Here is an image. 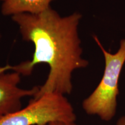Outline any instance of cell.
<instances>
[{
    "instance_id": "3",
    "label": "cell",
    "mask_w": 125,
    "mask_h": 125,
    "mask_svg": "<svg viewBox=\"0 0 125 125\" xmlns=\"http://www.w3.org/2000/svg\"><path fill=\"white\" fill-rule=\"evenodd\" d=\"M73 105L64 95L49 93L32 98L25 108L0 118V125H46L55 121L75 122Z\"/></svg>"
},
{
    "instance_id": "2",
    "label": "cell",
    "mask_w": 125,
    "mask_h": 125,
    "mask_svg": "<svg viewBox=\"0 0 125 125\" xmlns=\"http://www.w3.org/2000/svg\"><path fill=\"white\" fill-rule=\"evenodd\" d=\"M93 38L104 56L105 69L99 84L83 101L82 108L88 115L109 122L116 113L119 79L125 62V40L121 41L118 51L112 54L104 49L96 36Z\"/></svg>"
},
{
    "instance_id": "5",
    "label": "cell",
    "mask_w": 125,
    "mask_h": 125,
    "mask_svg": "<svg viewBox=\"0 0 125 125\" xmlns=\"http://www.w3.org/2000/svg\"><path fill=\"white\" fill-rule=\"evenodd\" d=\"M53 0H4L1 7V12L5 16L28 13H40L51 7Z\"/></svg>"
},
{
    "instance_id": "8",
    "label": "cell",
    "mask_w": 125,
    "mask_h": 125,
    "mask_svg": "<svg viewBox=\"0 0 125 125\" xmlns=\"http://www.w3.org/2000/svg\"><path fill=\"white\" fill-rule=\"evenodd\" d=\"M0 40H1V34H0Z\"/></svg>"
},
{
    "instance_id": "7",
    "label": "cell",
    "mask_w": 125,
    "mask_h": 125,
    "mask_svg": "<svg viewBox=\"0 0 125 125\" xmlns=\"http://www.w3.org/2000/svg\"><path fill=\"white\" fill-rule=\"evenodd\" d=\"M116 125H125V114L118 119Z\"/></svg>"
},
{
    "instance_id": "9",
    "label": "cell",
    "mask_w": 125,
    "mask_h": 125,
    "mask_svg": "<svg viewBox=\"0 0 125 125\" xmlns=\"http://www.w3.org/2000/svg\"><path fill=\"white\" fill-rule=\"evenodd\" d=\"M1 1H4V0H1Z\"/></svg>"
},
{
    "instance_id": "4",
    "label": "cell",
    "mask_w": 125,
    "mask_h": 125,
    "mask_svg": "<svg viewBox=\"0 0 125 125\" xmlns=\"http://www.w3.org/2000/svg\"><path fill=\"white\" fill-rule=\"evenodd\" d=\"M19 73L12 71H4L0 67V118L21 108V100L27 96L37 93L39 86L29 89L20 88Z\"/></svg>"
},
{
    "instance_id": "1",
    "label": "cell",
    "mask_w": 125,
    "mask_h": 125,
    "mask_svg": "<svg viewBox=\"0 0 125 125\" xmlns=\"http://www.w3.org/2000/svg\"><path fill=\"white\" fill-rule=\"evenodd\" d=\"M81 18V14L76 12L61 16L51 7L40 13L12 16L23 40L34 44V52L31 60L13 66L7 64L1 67V69L28 76L37 65L47 64L49 67L48 78L32 98L37 99L49 93L64 96L70 94L73 90V72L85 68L89 64L81 57L82 49L78 32Z\"/></svg>"
},
{
    "instance_id": "6",
    "label": "cell",
    "mask_w": 125,
    "mask_h": 125,
    "mask_svg": "<svg viewBox=\"0 0 125 125\" xmlns=\"http://www.w3.org/2000/svg\"><path fill=\"white\" fill-rule=\"evenodd\" d=\"M46 125H77L75 122H67L62 121H55L49 122Z\"/></svg>"
}]
</instances>
